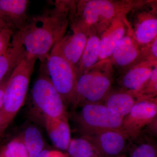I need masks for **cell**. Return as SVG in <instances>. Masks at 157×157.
Instances as JSON below:
<instances>
[{"mask_svg": "<svg viewBox=\"0 0 157 157\" xmlns=\"http://www.w3.org/2000/svg\"><path fill=\"white\" fill-rule=\"evenodd\" d=\"M52 3L41 14L29 17L25 25L12 36L11 44L21 47L27 57L42 63L64 36L69 21L68 1Z\"/></svg>", "mask_w": 157, "mask_h": 157, "instance_id": "6da1fadb", "label": "cell"}, {"mask_svg": "<svg viewBox=\"0 0 157 157\" xmlns=\"http://www.w3.org/2000/svg\"><path fill=\"white\" fill-rule=\"evenodd\" d=\"M142 3L109 0L68 1L69 20L88 29H94L101 35L113 20L126 17Z\"/></svg>", "mask_w": 157, "mask_h": 157, "instance_id": "7a4b0ae2", "label": "cell"}, {"mask_svg": "<svg viewBox=\"0 0 157 157\" xmlns=\"http://www.w3.org/2000/svg\"><path fill=\"white\" fill-rule=\"evenodd\" d=\"M37 59L25 57L12 71L8 79L0 110L3 124L0 137L24 103Z\"/></svg>", "mask_w": 157, "mask_h": 157, "instance_id": "3957f363", "label": "cell"}, {"mask_svg": "<svg viewBox=\"0 0 157 157\" xmlns=\"http://www.w3.org/2000/svg\"><path fill=\"white\" fill-rule=\"evenodd\" d=\"M75 107L86 103H101L111 90L113 70L109 60L99 62L76 77Z\"/></svg>", "mask_w": 157, "mask_h": 157, "instance_id": "277c9868", "label": "cell"}, {"mask_svg": "<svg viewBox=\"0 0 157 157\" xmlns=\"http://www.w3.org/2000/svg\"><path fill=\"white\" fill-rule=\"evenodd\" d=\"M46 64V73L65 105L75 107L77 101L76 76L71 64L54 48Z\"/></svg>", "mask_w": 157, "mask_h": 157, "instance_id": "5b68a950", "label": "cell"}, {"mask_svg": "<svg viewBox=\"0 0 157 157\" xmlns=\"http://www.w3.org/2000/svg\"><path fill=\"white\" fill-rule=\"evenodd\" d=\"M80 107L75 118L82 135L102 130L121 129L124 118L113 114L103 103H86Z\"/></svg>", "mask_w": 157, "mask_h": 157, "instance_id": "8992f818", "label": "cell"}, {"mask_svg": "<svg viewBox=\"0 0 157 157\" xmlns=\"http://www.w3.org/2000/svg\"><path fill=\"white\" fill-rule=\"evenodd\" d=\"M32 89L33 103L44 117L61 118L67 116L65 104L54 87L47 73L43 71Z\"/></svg>", "mask_w": 157, "mask_h": 157, "instance_id": "52a82bcc", "label": "cell"}, {"mask_svg": "<svg viewBox=\"0 0 157 157\" xmlns=\"http://www.w3.org/2000/svg\"><path fill=\"white\" fill-rule=\"evenodd\" d=\"M82 137L90 141L98 157L127 156L130 137L119 130H106L86 133Z\"/></svg>", "mask_w": 157, "mask_h": 157, "instance_id": "ba28073f", "label": "cell"}, {"mask_svg": "<svg viewBox=\"0 0 157 157\" xmlns=\"http://www.w3.org/2000/svg\"><path fill=\"white\" fill-rule=\"evenodd\" d=\"M157 97L143 100L135 104L124 118L121 130L130 139L141 133L157 119Z\"/></svg>", "mask_w": 157, "mask_h": 157, "instance_id": "9c48e42d", "label": "cell"}, {"mask_svg": "<svg viewBox=\"0 0 157 157\" xmlns=\"http://www.w3.org/2000/svg\"><path fill=\"white\" fill-rule=\"evenodd\" d=\"M71 24V33L67 34L53 48L71 64L76 73L89 36V29Z\"/></svg>", "mask_w": 157, "mask_h": 157, "instance_id": "30bf717a", "label": "cell"}, {"mask_svg": "<svg viewBox=\"0 0 157 157\" xmlns=\"http://www.w3.org/2000/svg\"><path fill=\"white\" fill-rule=\"evenodd\" d=\"M129 29V23L126 17L113 21L100 37L99 62L108 60Z\"/></svg>", "mask_w": 157, "mask_h": 157, "instance_id": "8fae6325", "label": "cell"}, {"mask_svg": "<svg viewBox=\"0 0 157 157\" xmlns=\"http://www.w3.org/2000/svg\"><path fill=\"white\" fill-rule=\"evenodd\" d=\"M140 12L136 17L134 27L130 30L138 45L147 46L157 38L156 13L154 10H143Z\"/></svg>", "mask_w": 157, "mask_h": 157, "instance_id": "7c38bea8", "label": "cell"}, {"mask_svg": "<svg viewBox=\"0 0 157 157\" xmlns=\"http://www.w3.org/2000/svg\"><path fill=\"white\" fill-rule=\"evenodd\" d=\"M157 62L145 60L134 65L125 73L120 82L121 90L138 92L147 82Z\"/></svg>", "mask_w": 157, "mask_h": 157, "instance_id": "4fadbf2b", "label": "cell"}, {"mask_svg": "<svg viewBox=\"0 0 157 157\" xmlns=\"http://www.w3.org/2000/svg\"><path fill=\"white\" fill-rule=\"evenodd\" d=\"M142 100L143 99L137 92L121 90L110 91L101 103L113 114L124 118L135 104Z\"/></svg>", "mask_w": 157, "mask_h": 157, "instance_id": "5bb4252c", "label": "cell"}, {"mask_svg": "<svg viewBox=\"0 0 157 157\" xmlns=\"http://www.w3.org/2000/svg\"><path fill=\"white\" fill-rule=\"evenodd\" d=\"M29 3L28 0H0V15L12 31L21 29L28 21Z\"/></svg>", "mask_w": 157, "mask_h": 157, "instance_id": "9a60e30c", "label": "cell"}, {"mask_svg": "<svg viewBox=\"0 0 157 157\" xmlns=\"http://www.w3.org/2000/svg\"><path fill=\"white\" fill-rule=\"evenodd\" d=\"M138 45L133 38L129 27L128 34L119 42L111 55V60L120 67L131 66L141 55Z\"/></svg>", "mask_w": 157, "mask_h": 157, "instance_id": "2e32d148", "label": "cell"}, {"mask_svg": "<svg viewBox=\"0 0 157 157\" xmlns=\"http://www.w3.org/2000/svg\"><path fill=\"white\" fill-rule=\"evenodd\" d=\"M45 128L54 146L62 151H67L71 140L67 116L61 118H45Z\"/></svg>", "mask_w": 157, "mask_h": 157, "instance_id": "e0dca14e", "label": "cell"}, {"mask_svg": "<svg viewBox=\"0 0 157 157\" xmlns=\"http://www.w3.org/2000/svg\"><path fill=\"white\" fill-rule=\"evenodd\" d=\"M153 134L144 130L129 140L127 157H157L156 143Z\"/></svg>", "mask_w": 157, "mask_h": 157, "instance_id": "ac0fdd59", "label": "cell"}, {"mask_svg": "<svg viewBox=\"0 0 157 157\" xmlns=\"http://www.w3.org/2000/svg\"><path fill=\"white\" fill-rule=\"evenodd\" d=\"M89 30L87 42L76 69V77L99 63L100 37L94 29Z\"/></svg>", "mask_w": 157, "mask_h": 157, "instance_id": "d6986e66", "label": "cell"}, {"mask_svg": "<svg viewBox=\"0 0 157 157\" xmlns=\"http://www.w3.org/2000/svg\"><path fill=\"white\" fill-rule=\"evenodd\" d=\"M25 57V53L21 47L11 44L10 45L6 53L0 56V83L12 73Z\"/></svg>", "mask_w": 157, "mask_h": 157, "instance_id": "ffe728a7", "label": "cell"}, {"mask_svg": "<svg viewBox=\"0 0 157 157\" xmlns=\"http://www.w3.org/2000/svg\"><path fill=\"white\" fill-rule=\"evenodd\" d=\"M21 135L29 157H36L43 150L44 140L41 132L37 128L28 127Z\"/></svg>", "mask_w": 157, "mask_h": 157, "instance_id": "44dd1931", "label": "cell"}, {"mask_svg": "<svg viewBox=\"0 0 157 157\" xmlns=\"http://www.w3.org/2000/svg\"><path fill=\"white\" fill-rule=\"evenodd\" d=\"M67 152V157H98L92 144L83 137L71 139Z\"/></svg>", "mask_w": 157, "mask_h": 157, "instance_id": "7402d4cb", "label": "cell"}, {"mask_svg": "<svg viewBox=\"0 0 157 157\" xmlns=\"http://www.w3.org/2000/svg\"><path fill=\"white\" fill-rule=\"evenodd\" d=\"M0 152L6 157H29L21 135L13 138L3 146Z\"/></svg>", "mask_w": 157, "mask_h": 157, "instance_id": "603a6c76", "label": "cell"}, {"mask_svg": "<svg viewBox=\"0 0 157 157\" xmlns=\"http://www.w3.org/2000/svg\"><path fill=\"white\" fill-rule=\"evenodd\" d=\"M14 32L11 30L0 31V56L5 54L10 46V41Z\"/></svg>", "mask_w": 157, "mask_h": 157, "instance_id": "cb8c5ba5", "label": "cell"}, {"mask_svg": "<svg viewBox=\"0 0 157 157\" xmlns=\"http://www.w3.org/2000/svg\"><path fill=\"white\" fill-rule=\"evenodd\" d=\"M11 73L6 76L2 81V82L0 83V110H1L2 107L4 92H5L6 85H7V82H8V79H9V76H10Z\"/></svg>", "mask_w": 157, "mask_h": 157, "instance_id": "d4e9b609", "label": "cell"}, {"mask_svg": "<svg viewBox=\"0 0 157 157\" xmlns=\"http://www.w3.org/2000/svg\"><path fill=\"white\" fill-rule=\"evenodd\" d=\"M48 157H67V155L56 150H49Z\"/></svg>", "mask_w": 157, "mask_h": 157, "instance_id": "484cf974", "label": "cell"}, {"mask_svg": "<svg viewBox=\"0 0 157 157\" xmlns=\"http://www.w3.org/2000/svg\"><path fill=\"white\" fill-rule=\"evenodd\" d=\"M8 29L12 30L9 25L0 15V31Z\"/></svg>", "mask_w": 157, "mask_h": 157, "instance_id": "4316f807", "label": "cell"}, {"mask_svg": "<svg viewBox=\"0 0 157 157\" xmlns=\"http://www.w3.org/2000/svg\"><path fill=\"white\" fill-rule=\"evenodd\" d=\"M49 150H43L38 156L36 157H48Z\"/></svg>", "mask_w": 157, "mask_h": 157, "instance_id": "83f0119b", "label": "cell"}, {"mask_svg": "<svg viewBox=\"0 0 157 157\" xmlns=\"http://www.w3.org/2000/svg\"><path fill=\"white\" fill-rule=\"evenodd\" d=\"M3 117L2 115V113H1V111H0V129L2 128V125L3 124Z\"/></svg>", "mask_w": 157, "mask_h": 157, "instance_id": "f1b7e54d", "label": "cell"}, {"mask_svg": "<svg viewBox=\"0 0 157 157\" xmlns=\"http://www.w3.org/2000/svg\"><path fill=\"white\" fill-rule=\"evenodd\" d=\"M0 157H6L5 156V155H4L2 153H1V152H0Z\"/></svg>", "mask_w": 157, "mask_h": 157, "instance_id": "f546056e", "label": "cell"}, {"mask_svg": "<svg viewBox=\"0 0 157 157\" xmlns=\"http://www.w3.org/2000/svg\"><path fill=\"white\" fill-rule=\"evenodd\" d=\"M121 157H127V156H124Z\"/></svg>", "mask_w": 157, "mask_h": 157, "instance_id": "4dcf8cb0", "label": "cell"}]
</instances>
